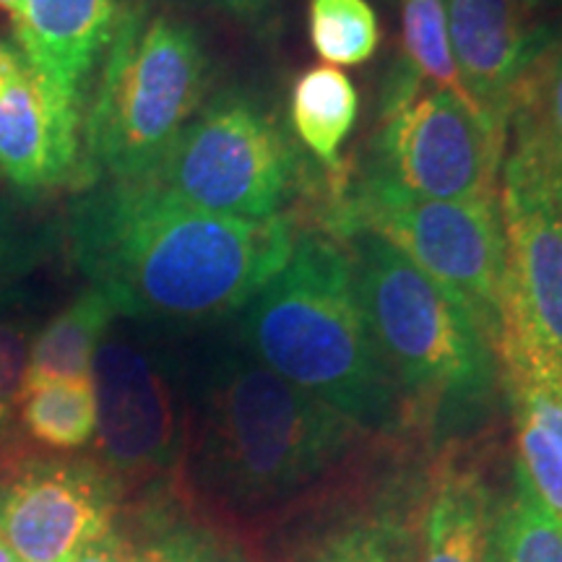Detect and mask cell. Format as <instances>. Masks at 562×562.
Wrapping results in <instances>:
<instances>
[{
  "instance_id": "obj_12",
  "label": "cell",
  "mask_w": 562,
  "mask_h": 562,
  "mask_svg": "<svg viewBox=\"0 0 562 562\" xmlns=\"http://www.w3.org/2000/svg\"><path fill=\"white\" fill-rule=\"evenodd\" d=\"M492 347L516 442L513 461L562 526V360L505 294Z\"/></svg>"
},
{
  "instance_id": "obj_9",
  "label": "cell",
  "mask_w": 562,
  "mask_h": 562,
  "mask_svg": "<svg viewBox=\"0 0 562 562\" xmlns=\"http://www.w3.org/2000/svg\"><path fill=\"white\" fill-rule=\"evenodd\" d=\"M97 396V451L128 487L175 484L186 453L188 419L165 362L128 336H104L91 368Z\"/></svg>"
},
{
  "instance_id": "obj_5",
  "label": "cell",
  "mask_w": 562,
  "mask_h": 562,
  "mask_svg": "<svg viewBox=\"0 0 562 562\" xmlns=\"http://www.w3.org/2000/svg\"><path fill=\"white\" fill-rule=\"evenodd\" d=\"M209 55L172 13H123L83 117V186L140 180L206 102Z\"/></svg>"
},
{
  "instance_id": "obj_26",
  "label": "cell",
  "mask_w": 562,
  "mask_h": 562,
  "mask_svg": "<svg viewBox=\"0 0 562 562\" xmlns=\"http://www.w3.org/2000/svg\"><path fill=\"white\" fill-rule=\"evenodd\" d=\"M30 331L24 323L0 321V427L11 417L24 391L26 362H30Z\"/></svg>"
},
{
  "instance_id": "obj_2",
  "label": "cell",
  "mask_w": 562,
  "mask_h": 562,
  "mask_svg": "<svg viewBox=\"0 0 562 562\" xmlns=\"http://www.w3.org/2000/svg\"><path fill=\"white\" fill-rule=\"evenodd\" d=\"M74 263L117 315L195 323L240 313L290 256L294 216L211 214L151 178L102 180L70 201Z\"/></svg>"
},
{
  "instance_id": "obj_18",
  "label": "cell",
  "mask_w": 562,
  "mask_h": 562,
  "mask_svg": "<svg viewBox=\"0 0 562 562\" xmlns=\"http://www.w3.org/2000/svg\"><path fill=\"white\" fill-rule=\"evenodd\" d=\"M136 513V533L128 539L140 562H256L237 533L203 518L172 484L151 492Z\"/></svg>"
},
{
  "instance_id": "obj_25",
  "label": "cell",
  "mask_w": 562,
  "mask_h": 562,
  "mask_svg": "<svg viewBox=\"0 0 562 562\" xmlns=\"http://www.w3.org/2000/svg\"><path fill=\"white\" fill-rule=\"evenodd\" d=\"M47 229L26 220L19 199L0 188V286L30 273L47 252Z\"/></svg>"
},
{
  "instance_id": "obj_21",
  "label": "cell",
  "mask_w": 562,
  "mask_h": 562,
  "mask_svg": "<svg viewBox=\"0 0 562 562\" xmlns=\"http://www.w3.org/2000/svg\"><path fill=\"white\" fill-rule=\"evenodd\" d=\"M505 157L524 161L562 191V53L521 83L508 117Z\"/></svg>"
},
{
  "instance_id": "obj_3",
  "label": "cell",
  "mask_w": 562,
  "mask_h": 562,
  "mask_svg": "<svg viewBox=\"0 0 562 562\" xmlns=\"http://www.w3.org/2000/svg\"><path fill=\"white\" fill-rule=\"evenodd\" d=\"M355 271L372 339L404 402L406 440L425 453L490 438L503 402L484 323L368 229L336 237Z\"/></svg>"
},
{
  "instance_id": "obj_11",
  "label": "cell",
  "mask_w": 562,
  "mask_h": 562,
  "mask_svg": "<svg viewBox=\"0 0 562 562\" xmlns=\"http://www.w3.org/2000/svg\"><path fill=\"white\" fill-rule=\"evenodd\" d=\"M83 104L0 37V182L34 195L83 186Z\"/></svg>"
},
{
  "instance_id": "obj_13",
  "label": "cell",
  "mask_w": 562,
  "mask_h": 562,
  "mask_svg": "<svg viewBox=\"0 0 562 562\" xmlns=\"http://www.w3.org/2000/svg\"><path fill=\"white\" fill-rule=\"evenodd\" d=\"M505 297L562 360V191L524 161L501 172Z\"/></svg>"
},
{
  "instance_id": "obj_15",
  "label": "cell",
  "mask_w": 562,
  "mask_h": 562,
  "mask_svg": "<svg viewBox=\"0 0 562 562\" xmlns=\"http://www.w3.org/2000/svg\"><path fill=\"white\" fill-rule=\"evenodd\" d=\"M501 490L487 472V438L451 446L427 461L417 526V562H492Z\"/></svg>"
},
{
  "instance_id": "obj_27",
  "label": "cell",
  "mask_w": 562,
  "mask_h": 562,
  "mask_svg": "<svg viewBox=\"0 0 562 562\" xmlns=\"http://www.w3.org/2000/svg\"><path fill=\"white\" fill-rule=\"evenodd\" d=\"M74 562H140L128 533L112 529L91 542Z\"/></svg>"
},
{
  "instance_id": "obj_29",
  "label": "cell",
  "mask_w": 562,
  "mask_h": 562,
  "mask_svg": "<svg viewBox=\"0 0 562 562\" xmlns=\"http://www.w3.org/2000/svg\"><path fill=\"white\" fill-rule=\"evenodd\" d=\"M24 3L26 0H0V11L9 13L13 24L21 19V13H24Z\"/></svg>"
},
{
  "instance_id": "obj_7",
  "label": "cell",
  "mask_w": 562,
  "mask_h": 562,
  "mask_svg": "<svg viewBox=\"0 0 562 562\" xmlns=\"http://www.w3.org/2000/svg\"><path fill=\"white\" fill-rule=\"evenodd\" d=\"M323 229L334 237L368 229L459 297L492 339L505 290V232L501 199L419 201L383 188L339 182Z\"/></svg>"
},
{
  "instance_id": "obj_10",
  "label": "cell",
  "mask_w": 562,
  "mask_h": 562,
  "mask_svg": "<svg viewBox=\"0 0 562 562\" xmlns=\"http://www.w3.org/2000/svg\"><path fill=\"white\" fill-rule=\"evenodd\" d=\"M121 482L97 459H34L0 482V533L19 562H74L115 529Z\"/></svg>"
},
{
  "instance_id": "obj_6",
  "label": "cell",
  "mask_w": 562,
  "mask_h": 562,
  "mask_svg": "<svg viewBox=\"0 0 562 562\" xmlns=\"http://www.w3.org/2000/svg\"><path fill=\"white\" fill-rule=\"evenodd\" d=\"M300 159L279 117L229 89L201 104L149 178L211 214L273 220L305 191Z\"/></svg>"
},
{
  "instance_id": "obj_1",
  "label": "cell",
  "mask_w": 562,
  "mask_h": 562,
  "mask_svg": "<svg viewBox=\"0 0 562 562\" xmlns=\"http://www.w3.org/2000/svg\"><path fill=\"white\" fill-rule=\"evenodd\" d=\"M381 440L240 349L203 389L172 490L232 533H277L347 487Z\"/></svg>"
},
{
  "instance_id": "obj_24",
  "label": "cell",
  "mask_w": 562,
  "mask_h": 562,
  "mask_svg": "<svg viewBox=\"0 0 562 562\" xmlns=\"http://www.w3.org/2000/svg\"><path fill=\"white\" fill-rule=\"evenodd\" d=\"M307 37L328 66H362L381 45V24L370 0H311Z\"/></svg>"
},
{
  "instance_id": "obj_28",
  "label": "cell",
  "mask_w": 562,
  "mask_h": 562,
  "mask_svg": "<svg viewBox=\"0 0 562 562\" xmlns=\"http://www.w3.org/2000/svg\"><path fill=\"white\" fill-rule=\"evenodd\" d=\"M206 3L240 21V24L261 26L273 16L277 0H206Z\"/></svg>"
},
{
  "instance_id": "obj_23",
  "label": "cell",
  "mask_w": 562,
  "mask_h": 562,
  "mask_svg": "<svg viewBox=\"0 0 562 562\" xmlns=\"http://www.w3.org/2000/svg\"><path fill=\"white\" fill-rule=\"evenodd\" d=\"M21 422L40 446L79 451L97 432L94 381H60L21 393Z\"/></svg>"
},
{
  "instance_id": "obj_19",
  "label": "cell",
  "mask_w": 562,
  "mask_h": 562,
  "mask_svg": "<svg viewBox=\"0 0 562 562\" xmlns=\"http://www.w3.org/2000/svg\"><path fill=\"white\" fill-rule=\"evenodd\" d=\"M115 318L117 311L108 294L97 286L83 290L32 339L24 391L47 383L91 378L97 349L110 334Z\"/></svg>"
},
{
  "instance_id": "obj_20",
  "label": "cell",
  "mask_w": 562,
  "mask_h": 562,
  "mask_svg": "<svg viewBox=\"0 0 562 562\" xmlns=\"http://www.w3.org/2000/svg\"><path fill=\"white\" fill-rule=\"evenodd\" d=\"M360 115V94L341 68L315 66L297 76L290 97V125L302 149L328 175H339L341 149Z\"/></svg>"
},
{
  "instance_id": "obj_14",
  "label": "cell",
  "mask_w": 562,
  "mask_h": 562,
  "mask_svg": "<svg viewBox=\"0 0 562 562\" xmlns=\"http://www.w3.org/2000/svg\"><path fill=\"white\" fill-rule=\"evenodd\" d=\"M461 81L476 108L508 128L513 100L550 47L544 0H442Z\"/></svg>"
},
{
  "instance_id": "obj_4",
  "label": "cell",
  "mask_w": 562,
  "mask_h": 562,
  "mask_svg": "<svg viewBox=\"0 0 562 562\" xmlns=\"http://www.w3.org/2000/svg\"><path fill=\"white\" fill-rule=\"evenodd\" d=\"M240 341L372 438L406 440L402 393L372 339L347 250L331 232H297L281 269L245 302Z\"/></svg>"
},
{
  "instance_id": "obj_8",
  "label": "cell",
  "mask_w": 562,
  "mask_h": 562,
  "mask_svg": "<svg viewBox=\"0 0 562 562\" xmlns=\"http://www.w3.org/2000/svg\"><path fill=\"white\" fill-rule=\"evenodd\" d=\"M508 128L446 91L378 117L357 182L419 201L501 199Z\"/></svg>"
},
{
  "instance_id": "obj_22",
  "label": "cell",
  "mask_w": 562,
  "mask_h": 562,
  "mask_svg": "<svg viewBox=\"0 0 562 562\" xmlns=\"http://www.w3.org/2000/svg\"><path fill=\"white\" fill-rule=\"evenodd\" d=\"M492 562H562V526L533 495L516 461L495 505Z\"/></svg>"
},
{
  "instance_id": "obj_17",
  "label": "cell",
  "mask_w": 562,
  "mask_h": 562,
  "mask_svg": "<svg viewBox=\"0 0 562 562\" xmlns=\"http://www.w3.org/2000/svg\"><path fill=\"white\" fill-rule=\"evenodd\" d=\"M422 91H446L476 108L456 66L442 0H402V53L381 87L378 117L412 102Z\"/></svg>"
},
{
  "instance_id": "obj_30",
  "label": "cell",
  "mask_w": 562,
  "mask_h": 562,
  "mask_svg": "<svg viewBox=\"0 0 562 562\" xmlns=\"http://www.w3.org/2000/svg\"><path fill=\"white\" fill-rule=\"evenodd\" d=\"M0 562H19V558L16 554L11 552V547L5 544V539H3V533H0Z\"/></svg>"
},
{
  "instance_id": "obj_16",
  "label": "cell",
  "mask_w": 562,
  "mask_h": 562,
  "mask_svg": "<svg viewBox=\"0 0 562 562\" xmlns=\"http://www.w3.org/2000/svg\"><path fill=\"white\" fill-rule=\"evenodd\" d=\"M121 16L117 0H26L13 40L63 94L83 104Z\"/></svg>"
}]
</instances>
